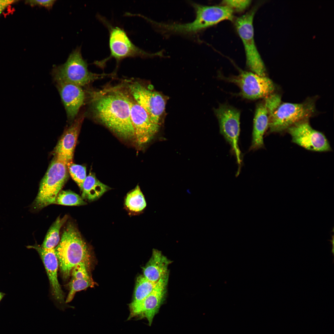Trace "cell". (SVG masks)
<instances>
[{"label": "cell", "mask_w": 334, "mask_h": 334, "mask_svg": "<svg viewBox=\"0 0 334 334\" xmlns=\"http://www.w3.org/2000/svg\"><path fill=\"white\" fill-rule=\"evenodd\" d=\"M67 166L68 171L72 178L82 190L84 182L87 177L86 167L74 164L72 162Z\"/></svg>", "instance_id": "cell-26"}, {"label": "cell", "mask_w": 334, "mask_h": 334, "mask_svg": "<svg viewBox=\"0 0 334 334\" xmlns=\"http://www.w3.org/2000/svg\"><path fill=\"white\" fill-rule=\"evenodd\" d=\"M195 12V19L191 23L183 24L162 23L163 32L183 34L195 33L204 29L224 20H232L233 11L224 6H204L193 2Z\"/></svg>", "instance_id": "cell-3"}, {"label": "cell", "mask_w": 334, "mask_h": 334, "mask_svg": "<svg viewBox=\"0 0 334 334\" xmlns=\"http://www.w3.org/2000/svg\"><path fill=\"white\" fill-rule=\"evenodd\" d=\"M52 74L55 81L67 82L81 87L106 75L89 71L87 62L82 56L81 47H79L70 54L65 63L54 66Z\"/></svg>", "instance_id": "cell-4"}, {"label": "cell", "mask_w": 334, "mask_h": 334, "mask_svg": "<svg viewBox=\"0 0 334 334\" xmlns=\"http://www.w3.org/2000/svg\"><path fill=\"white\" fill-rule=\"evenodd\" d=\"M168 278L169 273L158 281L152 291L143 299L129 304L130 314L128 320L145 318L149 325H151L165 299Z\"/></svg>", "instance_id": "cell-11"}, {"label": "cell", "mask_w": 334, "mask_h": 334, "mask_svg": "<svg viewBox=\"0 0 334 334\" xmlns=\"http://www.w3.org/2000/svg\"><path fill=\"white\" fill-rule=\"evenodd\" d=\"M221 77L236 85L240 89L239 94L247 99L265 98L273 93L275 89L274 84L269 78L252 72L240 71L237 75Z\"/></svg>", "instance_id": "cell-10"}, {"label": "cell", "mask_w": 334, "mask_h": 334, "mask_svg": "<svg viewBox=\"0 0 334 334\" xmlns=\"http://www.w3.org/2000/svg\"><path fill=\"white\" fill-rule=\"evenodd\" d=\"M54 203L67 206H80L86 204L82 197L70 191H60Z\"/></svg>", "instance_id": "cell-25"}, {"label": "cell", "mask_w": 334, "mask_h": 334, "mask_svg": "<svg viewBox=\"0 0 334 334\" xmlns=\"http://www.w3.org/2000/svg\"><path fill=\"white\" fill-rule=\"evenodd\" d=\"M64 105L68 119L74 120L86 98L85 92L82 88L67 82L55 81Z\"/></svg>", "instance_id": "cell-17"}, {"label": "cell", "mask_w": 334, "mask_h": 334, "mask_svg": "<svg viewBox=\"0 0 334 334\" xmlns=\"http://www.w3.org/2000/svg\"><path fill=\"white\" fill-rule=\"evenodd\" d=\"M85 92L94 118L120 138L135 140L127 93L116 88Z\"/></svg>", "instance_id": "cell-1"}, {"label": "cell", "mask_w": 334, "mask_h": 334, "mask_svg": "<svg viewBox=\"0 0 334 334\" xmlns=\"http://www.w3.org/2000/svg\"><path fill=\"white\" fill-rule=\"evenodd\" d=\"M17 1L16 0H0V15L7 7Z\"/></svg>", "instance_id": "cell-30"}, {"label": "cell", "mask_w": 334, "mask_h": 334, "mask_svg": "<svg viewBox=\"0 0 334 334\" xmlns=\"http://www.w3.org/2000/svg\"><path fill=\"white\" fill-rule=\"evenodd\" d=\"M67 216L62 218L59 217L53 223L47 232L44 241L41 246L45 249H52L58 244L59 240V232L62 226L66 222Z\"/></svg>", "instance_id": "cell-21"}, {"label": "cell", "mask_w": 334, "mask_h": 334, "mask_svg": "<svg viewBox=\"0 0 334 334\" xmlns=\"http://www.w3.org/2000/svg\"><path fill=\"white\" fill-rule=\"evenodd\" d=\"M129 92L135 101L146 111L151 121L160 125L165 107V101L157 92L152 91L135 82L129 84Z\"/></svg>", "instance_id": "cell-13"}, {"label": "cell", "mask_w": 334, "mask_h": 334, "mask_svg": "<svg viewBox=\"0 0 334 334\" xmlns=\"http://www.w3.org/2000/svg\"><path fill=\"white\" fill-rule=\"evenodd\" d=\"M268 124V115L264 103H259L256 106L255 113L250 150H257L264 147L263 136Z\"/></svg>", "instance_id": "cell-18"}, {"label": "cell", "mask_w": 334, "mask_h": 334, "mask_svg": "<svg viewBox=\"0 0 334 334\" xmlns=\"http://www.w3.org/2000/svg\"><path fill=\"white\" fill-rule=\"evenodd\" d=\"M214 112L218 121L220 132L230 146L240 168L242 162L238 145L240 112L233 106L222 104L215 109Z\"/></svg>", "instance_id": "cell-9"}, {"label": "cell", "mask_w": 334, "mask_h": 334, "mask_svg": "<svg viewBox=\"0 0 334 334\" xmlns=\"http://www.w3.org/2000/svg\"><path fill=\"white\" fill-rule=\"evenodd\" d=\"M110 189L99 180L94 173H90L84 182L82 198L89 201L96 200Z\"/></svg>", "instance_id": "cell-20"}, {"label": "cell", "mask_w": 334, "mask_h": 334, "mask_svg": "<svg viewBox=\"0 0 334 334\" xmlns=\"http://www.w3.org/2000/svg\"><path fill=\"white\" fill-rule=\"evenodd\" d=\"M251 0H226L222 1L223 5L226 6L233 11L238 12L243 11L249 6L251 3Z\"/></svg>", "instance_id": "cell-28"}, {"label": "cell", "mask_w": 334, "mask_h": 334, "mask_svg": "<svg viewBox=\"0 0 334 334\" xmlns=\"http://www.w3.org/2000/svg\"><path fill=\"white\" fill-rule=\"evenodd\" d=\"M55 250L58 266L64 278L70 276L72 269L78 263L84 262L90 265L89 248L72 222L67 224Z\"/></svg>", "instance_id": "cell-2"}, {"label": "cell", "mask_w": 334, "mask_h": 334, "mask_svg": "<svg viewBox=\"0 0 334 334\" xmlns=\"http://www.w3.org/2000/svg\"><path fill=\"white\" fill-rule=\"evenodd\" d=\"M84 115L79 113L65 131L54 150L55 158L67 165L72 162L78 136Z\"/></svg>", "instance_id": "cell-16"}, {"label": "cell", "mask_w": 334, "mask_h": 334, "mask_svg": "<svg viewBox=\"0 0 334 334\" xmlns=\"http://www.w3.org/2000/svg\"><path fill=\"white\" fill-rule=\"evenodd\" d=\"M287 131L293 143L310 151L325 152L331 150L325 136L311 126L308 119L300 122Z\"/></svg>", "instance_id": "cell-12"}, {"label": "cell", "mask_w": 334, "mask_h": 334, "mask_svg": "<svg viewBox=\"0 0 334 334\" xmlns=\"http://www.w3.org/2000/svg\"><path fill=\"white\" fill-rule=\"evenodd\" d=\"M96 284L92 277L84 279L71 278L69 284V291L65 301L66 303L70 302L76 292L89 287H93Z\"/></svg>", "instance_id": "cell-24"}, {"label": "cell", "mask_w": 334, "mask_h": 334, "mask_svg": "<svg viewBox=\"0 0 334 334\" xmlns=\"http://www.w3.org/2000/svg\"><path fill=\"white\" fill-rule=\"evenodd\" d=\"M157 283L152 282L143 275L137 279L132 302H139L147 296L153 290Z\"/></svg>", "instance_id": "cell-23"}, {"label": "cell", "mask_w": 334, "mask_h": 334, "mask_svg": "<svg viewBox=\"0 0 334 334\" xmlns=\"http://www.w3.org/2000/svg\"><path fill=\"white\" fill-rule=\"evenodd\" d=\"M67 165L55 158L50 164L40 184L32 209L39 210L54 203L68 176Z\"/></svg>", "instance_id": "cell-5"}, {"label": "cell", "mask_w": 334, "mask_h": 334, "mask_svg": "<svg viewBox=\"0 0 334 334\" xmlns=\"http://www.w3.org/2000/svg\"><path fill=\"white\" fill-rule=\"evenodd\" d=\"M125 204L129 210L134 212H141L146 208L147 203L139 186L127 194Z\"/></svg>", "instance_id": "cell-22"}, {"label": "cell", "mask_w": 334, "mask_h": 334, "mask_svg": "<svg viewBox=\"0 0 334 334\" xmlns=\"http://www.w3.org/2000/svg\"><path fill=\"white\" fill-rule=\"evenodd\" d=\"M98 18L109 30L110 54L106 58L96 62L103 63L112 58H114L118 62L128 57H146L162 55L161 52L151 54L142 49L132 42L123 29L113 25L103 17L99 15Z\"/></svg>", "instance_id": "cell-8"}, {"label": "cell", "mask_w": 334, "mask_h": 334, "mask_svg": "<svg viewBox=\"0 0 334 334\" xmlns=\"http://www.w3.org/2000/svg\"><path fill=\"white\" fill-rule=\"evenodd\" d=\"M257 8L254 7L238 17L235 20V26L244 46L248 68L251 72L264 77L267 76L266 70L258 51L254 37L253 21Z\"/></svg>", "instance_id": "cell-7"}, {"label": "cell", "mask_w": 334, "mask_h": 334, "mask_svg": "<svg viewBox=\"0 0 334 334\" xmlns=\"http://www.w3.org/2000/svg\"><path fill=\"white\" fill-rule=\"evenodd\" d=\"M56 0H26L25 3L32 6H38L44 7L48 10L51 9Z\"/></svg>", "instance_id": "cell-29"}, {"label": "cell", "mask_w": 334, "mask_h": 334, "mask_svg": "<svg viewBox=\"0 0 334 334\" xmlns=\"http://www.w3.org/2000/svg\"><path fill=\"white\" fill-rule=\"evenodd\" d=\"M4 294L0 292V301L4 296Z\"/></svg>", "instance_id": "cell-31"}, {"label": "cell", "mask_w": 334, "mask_h": 334, "mask_svg": "<svg viewBox=\"0 0 334 334\" xmlns=\"http://www.w3.org/2000/svg\"><path fill=\"white\" fill-rule=\"evenodd\" d=\"M171 263L161 251L153 249L151 258L143 268V276L149 280L157 283L168 273V268Z\"/></svg>", "instance_id": "cell-19"}, {"label": "cell", "mask_w": 334, "mask_h": 334, "mask_svg": "<svg viewBox=\"0 0 334 334\" xmlns=\"http://www.w3.org/2000/svg\"><path fill=\"white\" fill-rule=\"evenodd\" d=\"M130 118L135 140L139 146L149 142L157 132L160 125L153 122L145 110L128 94Z\"/></svg>", "instance_id": "cell-15"}, {"label": "cell", "mask_w": 334, "mask_h": 334, "mask_svg": "<svg viewBox=\"0 0 334 334\" xmlns=\"http://www.w3.org/2000/svg\"><path fill=\"white\" fill-rule=\"evenodd\" d=\"M314 102L309 101L301 103H281L268 115V133H282L301 121L308 119L314 114Z\"/></svg>", "instance_id": "cell-6"}, {"label": "cell", "mask_w": 334, "mask_h": 334, "mask_svg": "<svg viewBox=\"0 0 334 334\" xmlns=\"http://www.w3.org/2000/svg\"><path fill=\"white\" fill-rule=\"evenodd\" d=\"M281 102V97L276 94L273 93L265 98L264 103L268 115L275 111L280 105Z\"/></svg>", "instance_id": "cell-27"}, {"label": "cell", "mask_w": 334, "mask_h": 334, "mask_svg": "<svg viewBox=\"0 0 334 334\" xmlns=\"http://www.w3.org/2000/svg\"><path fill=\"white\" fill-rule=\"evenodd\" d=\"M27 247L36 250L40 256L49 278L52 295L57 307L63 311L66 308H73L66 304L63 292L58 280V263L55 248L45 249L37 244L28 246Z\"/></svg>", "instance_id": "cell-14"}]
</instances>
